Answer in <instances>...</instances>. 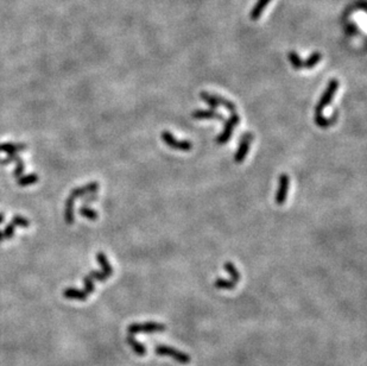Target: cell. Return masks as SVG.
I'll return each instance as SVG.
<instances>
[{
	"label": "cell",
	"mask_w": 367,
	"mask_h": 366,
	"mask_svg": "<svg viewBox=\"0 0 367 366\" xmlns=\"http://www.w3.org/2000/svg\"><path fill=\"white\" fill-rule=\"evenodd\" d=\"M339 86H340V82L338 81L336 79L330 80L329 83H328L327 88H325L324 93L322 94V96L320 98V101L317 102L316 107H315V123L317 126H320L321 129H327V127L332 126L333 124L336 123L338 120V112H334L332 118H324V108L325 106L332 102L334 94L335 92L338 91Z\"/></svg>",
	"instance_id": "cell-1"
},
{
	"label": "cell",
	"mask_w": 367,
	"mask_h": 366,
	"mask_svg": "<svg viewBox=\"0 0 367 366\" xmlns=\"http://www.w3.org/2000/svg\"><path fill=\"white\" fill-rule=\"evenodd\" d=\"M154 352H156L157 356H162V357H171L173 359L177 360L178 363L181 364H189L192 358H190L189 354L184 353V352L178 351V349L173 348V347H169V346L165 345H157L154 347Z\"/></svg>",
	"instance_id": "cell-2"
},
{
	"label": "cell",
	"mask_w": 367,
	"mask_h": 366,
	"mask_svg": "<svg viewBox=\"0 0 367 366\" xmlns=\"http://www.w3.org/2000/svg\"><path fill=\"white\" fill-rule=\"evenodd\" d=\"M240 121V116L237 112H232L231 116L228 120H225V126H223V131L220 133L219 136L216 137V141L217 144H225L230 140L232 133H233L234 129H236L237 125L239 124Z\"/></svg>",
	"instance_id": "cell-3"
},
{
	"label": "cell",
	"mask_w": 367,
	"mask_h": 366,
	"mask_svg": "<svg viewBox=\"0 0 367 366\" xmlns=\"http://www.w3.org/2000/svg\"><path fill=\"white\" fill-rule=\"evenodd\" d=\"M167 329V326L158 322H144V323H132L128 327L129 334H136V333L145 332V333H153V332H164Z\"/></svg>",
	"instance_id": "cell-4"
},
{
	"label": "cell",
	"mask_w": 367,
	"mask_h": 366,
	"mask_svg": "<svg viewBox=\"0 0 367 366\" xmlns=\"http://www.w3.org/2000/svg\"><path fill=\"white\" fill-rule=\"evenodd\" d=\"M162 139L170 148L181 150V151H190L193 149V143L189 140H177L169 131L162 132Z\"/></svg>",
	"instance_id": "cell-5"
},
{
	"label": "cell",
	"mask_w": 367,
	"mask_h": 366,
	"mask_svg": "<svg viewBox=\"0 0 367 366\" xmlns=\"http://www.w3.org/2000/svg\"><path fill=\"white\" fill-rule=\"evenodd\" d=\"M255 136L252 135L251 132H245L241 135V138H240V144L239 148L237 150L236 155H234V160L237 163H241L244 162L245 158L247 156L248 149H250V144L251 141L253 140Z\"/></svg>",
	"instance_id": "cell-6"
},
{
	"label": "cell",
	"mask_w": 367,
	"mask_h": 366,
	"mask_svg": "<svg viewBox=\"0 0 367 366\" xmlns=\"http://www.w3.org/2000/svg\"><path fill=\"white\" fill-rule=\"evenodd\" d=\"M289 183H290V179L286 174H282L280 176V187H278L277 194H276V202L277 205L282 206L284 205L286 200V195H288V189H289Z\"/></svg>",
	"instance_id": "cell-7"
},
{
	"label": "cell",
	"mask_w": 367,
	"mask_h": 366,
	"mask_svg": "<svg viewBox=\"0 0 367 366\" xmlns=\"http://www.w3.org/2000/svg\"><path fill=\"white\" fill-rule=\"evenodd\" d=\"M99 189V183L98 182H89L88 184L84 185V187L75 188V189L71 190V193L69 194L71 199L76 200L77 198H82V196L88 195V194H94Z\"/></svg>",
	"instance_id": "cell-8"
},
{
	"label": "cell",
	"mask_w": 367,
	"mask_h": 366,
	"mask_svg": "<svg viewBox=\"0 0 367 366\" xmlns=\"http://www.w3.org/2000/svg\"><path fill=\"white\" fill-rule=\"evenodd\" d=\"M192 116L194 119H217L225 123V118L221 113L216 112V110H197L192 113Z\"/></svg>",
	"instance_id": "cell-9"
},
{
	"label": "cell",
	"mask_w": 367,
	"mask_h": 366,
	"mask_svg": "<svg viewBox=\"0 0 367 366\" xmlns=\"http://www.w3.org/2000/svg\"><path fill=\"white\" fill-rule=\"evenodd\" d=\"M63 296L68 299H79V301H86L88 298L85 290L75 289V288H67L63 291Z\"/></svg>",
	"instance_id": "cell-10"
},
{
	"label": "cell",
	"mask_w": 367,
	"mask_h": 366,
	"mask_svg": "<svg viewBox=\"0 0 367 366\" xmlns=\"http://www.w3.org/2000/svg\"><path fill=\"white\" fill-rule=\"evenodd\" d=\"M26 149L25 144H15V143H2L0 144V152H6V154H18Z\"/></svg>",
	"instance_id": "cell-11"
},
{
	"label": "cell",
	"mask_w": 367,
	"mask_h": 366,
	"mask_svg": "<svg viewBox=\"0 0 367 366\" xmlns=\"http://www.w3.org/2000/svg\"><path fill=\"white\" fill-rule=\"evenodd\" d=\"M74 205H75V200L68 196L65 207V220L68 225H73L74 220H75V216H74Z\"/></svg>",
	"instance_id": "cell-12"
},
{
	"label": "cell",
	"mask_w": 367,
	"mask_h": 366,
	"mask_svg": "<svg viewBox=\"0 0 367 366\" xmlns=\"http://www.w3.org/2000/svg\"><path fill=\"white\" fill-rule=\"evenodd\" d=\"M270 1H271V0H258L257 4L255 5V7L251 10L250 18L252 19V21H257V19L261 16V13H263V11L265 10V7L269 5Z\"/></svg>",
	"instance_id": "cell-13"
},
{
	"label": "cell",
	"mask_w": 367,
	"mask_h": 366,
	"mask_svg": "<svg viewBox=\"0 0 367 366\" xmlns=\"http://www.w3.org/2000/svg\"><path fill=\"white\" fill-rule=\"evenodd\" d=\"M96 260H98L99 264L101 265L103 273L106 274L107 277H111L113 274V266L109 264L108 259H107V257L105 256V253H103V252H99V253L96 254Z\"/></svg>",
	"instance_id": "cell-14"
},
{
	"label": "cell",
	"mask_w": 367,
	"mask_h": 366,
	"mask_svg": "<svg viewBox=\"0 0 367 366\" xmlns=\"http://www.w3.org/2000/svg\"><path fill=\"white\" fill-rule=\"evenodd\" d=\"M128 343H130V346L133 348V351L136 352L138 356H140V357L145 356V354H146L145 346L143 345V343H140L139 341H137L136 339H134V337L132 334L128 335Z\"/></svg>",
	"instance_id": "cell-15"
},
{
	"label": "cell",
	"mask_w": 367,
	"mask_h": 366,
	"mask_svg": "<svg viewBox=\"0 0 367 366\" xmlns=\"http://www.w3.org/2000/svg\"><path fill=\"white\" fill-rule=\"evenodd\" d=\"M321 58H322V54H321V52H317V51L313 52V54H311L310 56H309L307 58V60H305L304 62H303V68L311 69V68H313V67H315L317 65V63L320 62V61H321Z\"/></svg>",
	"instance_id": "cell-16"
},
{
	"label": "cell",
	"mask_w": 367,
	"mask_h": 366,
	"mask_svg": "<svg viewBox=\"0 0 367 366\" xmlns=\"http://www.w3.org/2000/svg\"><path fill=\"white\" fill-rule=\"evenodd\" d=\"M37 181H38V175L32 173V174H29V175H25V176L19 177L18 184L21 185V187H27V185L34 184V183H36Z\"/></svg>",
	"instance_id": "cell-17"
},
{
	"label": "cell",
	"mask_w": 367,
	"mask_h": 366,
	"mask_svg": "<svg viewBox=\"0 0 367 366\" xmlns=\"http://www.w3.org/2000/svg\"><path fill=\"white\" fill-rule=\"evenodd\" d=\"M223 268H225V270L231 274V278H232L231 281H233L234 283H238L240 281V274H239V271L237 270L236 265H234L233 263L226 262L225 265H223Z\"/></svg>",
	"instance_id": "cell-18"
},
{
	"label": "cell",
	"mask_w": 367,
	"mask_h": 366,
	"mask_svg": "<svg viewBox=\"0 0 367 366\" xmlns=\"http://www.w3.org/2000/svg\"><path fill=\"white\" fill-rule=\"evenodd\" d=\"M79 213L81 214L82 216H85V218L89 219V220H96V219L99 218V214L98 212H96L95 209H93V208L88 207V206H81L79 209Z\"/></svg>",
	"instance_id": "cell-19"
},
{
	"label": "cell",
	"mask_w": 367,
	"mask_h": 366,
	"mask_svg": "<svg viewBox=\"0 0 367 366\" xmlns=\"http://www.w3.org/2000/svg\"><path fill=\"white\" fill-rule=\"evenodd\" d=\"M214 285L217 288V289L232 290L236 288L237 283H234L233 281H227V279H225V278H217L216 281H215Z\"/></svg>",
	"instance_id": "cell-20"
},
{
	"label": "cell",
	"mask_w": 367,
	"mask_h": 366,
	"mask_svg": "<svg viewBox=\"0 0 367 366\" xmlns=\"http://www.w3.org/2000/svg\"><path fill=\"white\" fill-rule=\"evenodd\" d=\"M200 96H201V99L203 100V101L207 102V104L209 105V107H211L212 110H216L217 106H219L216 99H215L214 95H212V94L207 93V92H201Z\"/></svg>",
	"instance_id": "cell-21"
},
{
	"label": "cell",
	"mask_w": 367,
	"mask_h": 366,
	"mask_svg": "<svg viewBox=\"0 0 367 366\" xmlns=\"http://www.w3.org/2000/svg\"><path fill=\"white\" fill-rule=\"evenodd\" d=\"M288 57H289V61H290V63L294 66V68L296 69V70H300L301 68H303V61L301 60V57L299 56L297 52H295V51L289 52Z\"/></svg>",
	"instance_id": "cell-22"
},
{
	"label": "cell",
	"mask_w": 367,
	"mask_h": 366,
	"mask_svg": "<svg viewBox=\"0 0 367 366\" xmlns=\"http://www.w3.org/2000/svg\"><path fill=\"white\" fill-rule=\"evenodd\" d=\"M214 98L216 99L217 104H219V105H222V106H225V108H227V110L230 111L231 113H232V112H237V107H236V105H234L232 101H230V100H227V99L222 98V96H220V95H214Z\"/></svg>",
	"instance_id": "cell-23"
},
{
	"label": "cell",
	"mask_w": 367,
	"mask_h": 366,
	"mask_svg": "<svg viewBox=\"0 0 367 366\" xmlns=\"http://www.w3.org/2000/svg\"><path fill=\"white\" fill-rule=\"evenodd\" d=\"M11 224L15 225V226H18V227H29L30 226V221L27 220L26 218H24V216H22V215L13 216Z\"/></svg>",
	"instance_id": "cell-24"
},
{
	"label": "cell",
	"mask_w": 367,
	"mask_h": 366,
	"mask_svg": "<svg viewBox=\"0 0 367 366\" xmlns=\"http://www.w3.org/2000/svg\"><path fill=\"white\" fill-rule=\"evenodd\" d=\"M87 276L89 277V278H92L93 281H99V282H105L107 278H108L107 274H104L103 271H90Z\"/></svg>",
	"instance_id": "cell-25"
},
{
	"label": "cell",
	"mask_w": 367,
	"mask_h": 366,
	"mask_svg": "<svg viewBox=\"0 0 367 366\" xmlns=\"http://www.w3.org/2000/svg\"><path fill=\"white\" fill-rule=\"evenodd\" d=\"M84 283H85V291H86V294H87V295L94 293V290H95L94 281H93L92 278H89L88 276H86L84 278Z\"/></svg>",
	"instance_id": "cell-26"
},
{
	"label": "cell",
	"mask_w": 367,
	"mask_h": 366,
	"mask_svg": "<svg viewBox=\"0 0 367 366\" xmlns=\"http://www.w3.org/2000/svg\"><path fill=\"white\" fill-rule=\"evenodd\" d=\"M15 225L12 224H9L5 226L4 231H2V234H4V238H6V239H10V238H12L13 235H15Z\"/></svg>",
	"instance_id": "cell-27"
},
{
	"label": "cell",
	"mask_w": 367,
	"mask_h": 366,
	"mask_svg": "<svg viewBox=\"0 0 367 366\" xmlns=\"http://www.w3.org/2000/svg\"><path fill=\"white\" fill-rule=\"evenodd\" d=\"M19 160H22V158L18 156L17 154H11L9 155V157L7 158H4V160H0V163H2V164H9V163H18Z\"/></svg>",
	"instance_id": "cell-28"
},
{
	"label": "cell",
	"mask_w": 367,
	"mask_h": 366,
	"mask_svg": "<svg viewBox=\"0 0 367 366\" xmlns=\"http://www.w3.org/2000/svg\"><path fill=\"white\" fill-rule=\"evenodd\" d=\"M24 169H25V165H24L23 160H19V162L17 163V165H16L15 171H13V176L19 179V177L22 176V174H23Z\"/></svg>",
	"instance_id": "cell-29"
},
{
	"label": "cell",
	"mask_w": 367,
	"mask_h": 366,
	"mask_svg": "<svg viewBox=\"0 0 367 366\" xmlns=\"http://www.w3.org/2000/svg\"><path fill=\"white\" fill-rule=\"evenodd\" d=\"M96 199H98V195H96V193H94V194H88V195L82 196V200H84V202H85L86 205H88V204H90V202L95 201Z\"/></svg>",
	"instance_id": "cell-30"
},
{
	"label": "cell",
	"mask_w": 367,
	"mask_h": 366,
	"mask_svg": "<svg viewBox=\"0 0 367 366\" xmlns=\"http://www.w3.org/2000/svg\"><path fill=\"white\" fill-rule=\"evenodd\" d=\"M2 221H4V214L0 213V224H2Z\"/></svg>",
	"instance_id": "cell-31"
},
{
	"label": "cell",
	"mask_w": 367,
	"mask_h": 366,
	"mask_svg": "<svg viewBox=\"0 0 367 366\" xmlns=\"http://www.w3.org/2000/svg\"><path fill=\"white\" fill-rule=\"evenodd\" d=\"M4 240V234H2V231H0V241Z\"/></svg>",
	"instance_id": "cell-32"
}]
</instances>
